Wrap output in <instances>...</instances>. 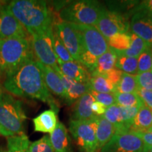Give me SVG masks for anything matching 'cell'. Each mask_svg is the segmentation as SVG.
<instances>
[{"mask_svg": "<svg viewBox=\"0 0 152 152\" xmlns=\"http://www.w3.org/2000/svg\"><path fill=\"white\" fill-rule=\"evenodd\" d=\"M131 33L135 34L152 49V15L144 11L133 14L130 23Z\"/></svg>", "mask_w": 152, "mask_h": 152, "instance_id": "cell-13", "label": "cell"}, {"mask_svg": "<svg viewBox=\"0 0 152 152\" xmlns=\"http://www.w3.org/2000/svg\"><path fill=\"white\" fill-rule=\"evenodd\" d=\"M97 118L90 121L71 120L70 121V132L83 152H95L99 149L96 135Z\"/></svg>", "mask_w": 152, "mask_h": 152, "instance_id": "cell-7", "label": "cell"}, {"mask_svg": "<svg viewBox=\"0 0 152 152\" xmlns=\"http://www.w3.org/2000/svg\"><path fill=\"white\" fill-rule=\"evenodd\" d=\"M90 92L93 96V97L94 98L95 101L103 104L106 108L116 104L114 94H112V93H99L92 90H90Z\"/></svg>", "mask_w": 152, "mask_h": 152, "instance_id": "cell-34", "label": "cell"}, {"mask_svg": "<svg viewBox=\"0 0 152 152\" xmlns=\"http://www.w3.org/2000/svg\"><path fill=\"white\" fill-rule=\"evenodd\" d=\"M7 7L29 35L46 29L54 23L53 15L45 1L14 0Z\"/></svg>", "mask_w": 152, "mask_h": 152, "instance_id": "cell-2", "label": "cell"}, {"mask_svg": "<svg viewBox=\"0 0 152 152\" xmlns=\"http://www.w3.org/2000/svg\"><path fill=\"white\" fill-rule=\"evenodd\" d=\"M30 36L37 61L53 68L58 65L53 45V25L45 30L33 32Z\"/></svg>", "mask_w": 152, "mask_h": 152, "instance_id": "cell-6", "label": "cell"}, {"mask_svg": "<svg viewBox=\"0 0 152 152\" xmlns=\"http://www.w3.org/2000/svg\"><path fill=\"white\" fill-rule=\"evenodd\" d=\"M95 27L108 40L116 34L129 33L130 24L123 14L102 7Z\"/></svg>", "mask_w": 152, "mask_h": 152, "instance_id": "cell-9", "label": "cell"}, {"mask_svg": "<svg viewBox=\"0 0 152 152\" xmlns=\"http://www.w3.org/2000/svg\"><path fill=\"white\" fill-rule=\"evenodd\" d=\"M72 25L80 34L83 45L81 55L87 54L98 58L109 50L108 40L95 26L73 23Z\"/></svg>", "mask_w": 152, "mask_h": 152, "instance_id": "cell-8", "label": "cell"}, {"mask_svg": "<svg viewBox=\"0 0 152 152\" xmlns=\"http://www.w3.org/2000/svg\"><path fill=\"white\" fill-rule=\"evenodd\" d=\"M115 104L122 107H138L141 108L144 104L142 99L137 93H114Z\"/></svg>", "mask_w": 152, "mask_h": 152, "instance_id": "cell-26", "label": "cell"}, {"mask_svg": "<svg viewBox=\"0 0 152 152\" xmlns=\"http://www.w3.org/2000/svg\"><path fill=\"white\" fill-rule=\"evenodd\" d=\"M151 72H152V67H151Z\"/></svg>", "mask_w": 152, "mask_h": 152, "instance_id": "cell-46", "label": "cell"}, {"mask_svg": "<svg viewBox=\"0 0 152 152\" xmlns=\"http://www.w3.org/2000/svg\"><path fill=\"white\" fill-rule=\"evenodd\" d=\"M117 57L118 56L116 52L113 49L109 47V50L107 52L98 58L96 68L93 71V73H91V75H102L109 71H111V70L115 68Z\"/></svg>", "mask_w": 152, "mask_h": 152, "instance_id": "cell-22", "label": "cell"}, {"mask_svg": "<svg viewBox=\"0 0 152 152\" xmlns=\"http://www.w3.org/2000/svg\"><path fill=\"white\" fill-rule=\"evenodd\" d=\"M29 152H55L48 135H45L37 141L31 142Z\"/></svg>", "mask_w": 152, "mask_h": 152, "instance_id": "cell-33", "label": "cell"}, {"mask_svg": "<svg viewBox=\"0 0 152 152\" xmlns=\"http://www.w3.org/2000/svg\"><path fill=\"white\" fill-rule=\"evenodd\" d=\"M152 128V111L146 106L139 110L129 132H146Z\"/></svg>", "mask_w": 152, "mask_h": 152, "instance_id": "cell-21", "label": "cell"}, {"mask_svg": "<svg viewBox=\"0 0 152 152\" xmlns=\"http://www.w3.org/2000/svg\"><path fill=\"white\" fill-rule=\"evenodd\" d=\"M3 85L11 95L41 101L56 113L58 112V104L45 85L36 60L26 62L15 73L6 76Z\"/></svg>", "mask_w": 152, "mask_h": 152, "instance_id": "cell-1", "label": "cell"}, {"mask_svg": "<svg viewBox=\"0 0 152 152\" xmlns=\"http://www.w3.org/2000/svg\"><path fill=\"white\" fill-rule=\"evenodd\" d=\"M143 149L141 139L132 132H125L115 133L101 152H142Z\"/></svg>", "mask_w": 152, "mask_h": 152, "instance_id": "cell-11", "label": "cell"}, {"mask_svg": "<svg viewBox=\"0 0 152 152\" xmlns=\"http://www.w3.org/2000/svg\"><path fill=\"white\" fill-rule=\"evenodd\" d=\"M115 68L123 72L131 75L137 74V58L129 57L123 55H117Z\"/></svg>", "mask_w": 152, "mask_h": 152, "instance_id": "cell-27", "label": "cell"}, {"mask_svg": "<svg viewBox=\"0 0 152 152\" xmlns=\"http://www.w3.org/2000/svg\"><path fill=\"white\" fill-rule=\"evenodd\" d=\"M8 152H29L31 142L26 134L9 137L7 138Z\"/></svg>", "mask_w": 152, "mask_h": 152, "instance_id": "cell-24", "label": "cell"}, {"mask_svg": "<svg viewBox=\"0 0 152 152\" xmlns=\"http://www.w3.org/2000/svg\"><path fill=\"white\" fill-rule=\"evenodd\" d=\"M90 90L99 93H112L116 92V88L113 84L105 77L99 75H91L89 82Z\"/></svg>", "mask_w": 152, "mask_h": 152, "instance_id": "cell-23", "label": "cell"}, {"mask_svg": "<svg viewBox=\"0 0 152 152\" xmlns=\"http://www.w3.org/2000/svg\"><path fill=\"white\" fill-rule=\"evenodd\" d=\"M30 36L22 24L3 4L0 11V39L29 38Z\"/></svg>", "mask_w": 152, "mask_h": 152, "instance_id": "cell-12", "label": "cell"}, {"mask_svg": "<svg viewBox=\"0 0 152 152\" xmlns=\"http://www.w3.org/2000/svg\"><path fill=\"white\" fill-rule=\"evenodd\" d=\"M130 35L131 37V44L129 49L122 52H115L117 55H123V56L129 57L137 58L142 53H143L144 51L150 47L143 39L139 37L135 34L130 33Z\"/></svg>", "mask_w": 152, "mask_h": 152, "instance_id": "cell-25", "label": "cell"}, {"mask_svg": "<svg viewBox=\"0 0 152 152\" xmlns=\"http://www.w3.org/2000/svg\"><path fill=\"white\" fill-rule=\"evenodd\" d=\"M95 102L94 98L90 92L83 94L75 102L73 106L71 120L75 121H90L95 118L92 110V105Z\"/></svg>", "mask_w": 152, "mask_h": 152, "instance_id": "cell-16", "label": "cell"}, {"mask_svg": "<svg viewBox=\"0 0 152 152\" xmlns=\"http://www.w3.org/2000/svg\"><path fill=\"white\" fill-rule=\"evenodd\" d=\"M26 117L21 101L13 95L2 92L0 94V134L12 137L24 134Z\"/></svg>", "mask_w": 152, "mask_h": 152, "instance_id": "cell-3", "label": "cell"}, {"mask_svg": "<svg viewBox=\"0 0 152 152\" xmlns=\"http://www.w3.org/2000/svg\"><path fill=\"white\" fill-rule=\"evenodd\" d=\"M142 152H152V147H147V148H144L143 151H142Z\"/></svg>", "mask_w": 152, "mask_h": 152, "instance_id": "cell-42", "label": "cell"}, {"mask_svg": "<svg viewBox=\"0 0 152 152\" xmlns=\"http://www.w3.org/2000/svg\"><path fill=\"white\" fill-rule=\"evenodd\" d=\"M0 50L5 77L15 73L26 62L36 59L30 37L1 39Z\"/></svg>", "mask_w": 152, "mask_h": 152, "instance_id": "cell-4", "label": "cell"}, {"mask_svg": "<svg viewBox=\"0 0 152 152\" xmlns=\"http://www.w3.org/2000/svg\"><path fill=\"white\" fill-rule=\"evenodd\" d=\"M49 138L55 152H72L71 139L67 129L62 123H58Z\"/></svg>", "mask_w": 152, "mask_h": 152, "instance_id": "cell-18", "label": "cell"}, {"mask_svg": "<svg viewBox=\"0 0 152 152\" xmlns=\"http://www.w3.org/2000/svg\"><path fill=\"white\" fill-rule=\"evenodd\" d=\"M53 45H54V50L56 56L57 61H60L62 62L74 61L67 49L63 44L62 41L61 40L60 37H58L54 26H53Z\"/></svg>", "mask_w": 152, "mask_h": 152, "instance_id": "cell-30", "label": "cell"}, {"mask_svg": "<svg viewBox=\"0 0 152 152\" xmlns=\"http://www.w3.org/2000/svg\"><path fill=\"white\" fill-rule=\"evenodd\" d=\"M135 12L137 11H144L152 15V0L143 1L134 9Z\"/></svg>", "mask_w": 152, "mask_h": 152, "instance_id": "cell-39", "label": "cell"}, {"mask_svg": "<svg viewBox=\"0 0 152 152\" xmlns=\"http://www.w3.org/2000/svg\"><path fill=\"white\" fill-rule=\"evenodd\" d=\"M116 92L121 93H137L139 90L136 75L123 73L121 80L115 87Z\"/></svg>", "mask_w": 152, "mask_h": 152, "instance_id": "cell-28", "label": "cell"}, {"mask_svg": "<svg viewBox=\"0 0 152 152\" xmlns=\"http://www.w3.org/2000/svg\"><path fill=\"white\" fill-rule=\"evenodd\" d=\"M53 26L73 60L80 63L83 51V45L79 32L73 27L72 23L62 20L54 23Z\"/></svg>", "mask_w": 152, "mask_h": 152, "instance_id": "cell-10", "label": "cell"}, {"mask_svg": "<svg viewBox=\"0 0 152 152\" xmlns=\"http://www.w3.org/2000/svg\"><path fill=\"white\" fill-rule=\"evenodd\" d=\"M116 132L115 126L104 118L103 116H98L96 135L97 139L98 149H101L109 142Z\"/></svg>", "mask_w": 152, "mask_h": 152, "instance_id": "cell-20", "label": "cell"}, {"mask_svg": "<svg viewBox=\"0 0 152 152\" xmlns=\"http://www.w3.org/2000/svg\"><path fill=\"white\" fill-rule=\"evenodd\" d=\"M34 130L43 133H52L58 124L57 113L52 109L46 110L33 118Z\"/></svg>", "mask_w": 152, "mask_h": 152, "instance_id": "cell-19", "label": "cell"}, {"mask_svg": "<svg viewBox=\"0 0 152 152\" xmlns=\"http://www.w3.org/2000/svg\"><path fill=\"white\" fill-rule=\"evenodd\" d=\"M0 152H8L7 151V149H2V148H0Z\"/></svg>", "mask_w": 152, "mask_h": 152, "instance_id": "cell-43", "label": "cell"}, {"mask_svg": "<svg viewBox=\"0 0 152 152\" xmlns=\"http://www.w3.org/2000/svg\"><path fill=\"white\" fill-rule=\"evenodd\" d=\"M2 93V87H1V82H0V94Z\"/></svg>", "mask_w": 152, "mask_h": 152, "instance_id": "cell-44", "label": "cell"}, {"mask_svg": "<svg viewBox=\"0 0 152 152\" xmlns=\"http://www.w3.org/2000/svg\"><path fill=\"white\" fill-rule=\"evenodd\" d=\"M92 110L95 115H96V116H102L104 113H105L106 107L105 106H104L103 104L99 103V102L95 101L92 105Z\"/></svg>", "mask_w": 152, "mask_h": 152, "instance_id": "cell-40", "label": "cell"}, {"mask_svg": "<svg viewBox=\"0 0 152 152\" xmlns=\"http://www.w3.org/2000/svg\"><path fill=\"white\" fill-rule=\"evenodd\" d=\"M122 75L123 72L120 71L118 68H115L111 70V71H109V72H107V73H106L105 74H104V75H102V76L105 77L106 79H108L111 82L112 84H113L116 87L118 83L121 80Z\"/></svg>", "mask_w": 152, "mask_h": 152, "instance_id": "cell-36", "label": "cell"}, {"mask_svg": "<svg viewBox=\"0 0 152 152\" xmlns=\"http://www.w3.org/2000/svg\"><path fill=\"white\" fill-rule=\"evenodd\" d=\"M0 47H1V39H0ZM2 77H5V75H4V71L2 60H1V50H0V79H1Z\"/></svg>", "mask_w": 152, "mask_h": 152, "instance_id": "cell-41", "label": "cell"}, {"mask_svg": "<svg viewBox=\"0 0 152 152\" xmlns=\"http://www.w3.org/2000/svg\"><path fill=\"white\" fill-rule=\"evenodd\" d=\"M2 6H3L2 4H1V2H0V11H1V7H2Z\"/></svg>", "mask_w": 152, "mask_h": 152, "instance_id": "cell-45", "label": "cell"}, {"mask_svg": "<svg viewBox=\"0 0 152 152\" xmlns=\"http://www.w3.org/2000/svg\"><path fill=\"white\" fill-rule=\"evenodd\" d=\"M137 74L151 71L152 67V49L148 48L137 57Z\"/></svg>", "mask_w": 152, "mask_h": 152, "instance_id": "cell-32", "label": "cell"}, {"mask_svg": "<svg viewBox=\"0 0 152 152\" xmlns=\"http://www.w3.org/2000/svg\"><path fill=\"white\" fill-rule=\"evenodd\" d=\"M136 134L142 140L144 144V148L152 147V128L146 132H133Z\"/></svg>", "mask_w": 152, "mask_h": 152, "instance_id": "cell-38", "label": "cell"}, {"mask_svg": "<svg viewBox=\"0 0 152 152\" xmlns=\"http://www.w3.org/2000/svg\"><path fill=\"white\" fill-rule=\"evenodd\" d=\"M58 68L61 73L66 77L81 83H89L91 74L84 66L75 61L62 62L57 61Z\"/></svg>", "mask_w": 152, "mask_h": 152, "instance_id": "cell-17", "label": "cell"}, {"mask_svg": "<svg viewBox=\"0 0 152 152\" xmlns=\"http://www.w3.org/2000/svg\"><path fill=\"white\" fill-rule=\"evenodd\" d=\"M110 48L116 52H122L130 47L131 37L130 33H118L108 39Z\"/></svg>", "mask_w": 152, "mask_h": 152, "instance_id": "cell-29", "label": "cell"}, {"mask_svg": "<svg viewBox=\"0 0 152 152\" xmlns=\"http://www.w3.org/2000/svg\"><path fill=\"white\" fill-rule=\"evenodd\" d=\"M36 63H37L38 67L40 68L42 73L45 85H46L49 92L65 100L66 103L68 105H70L68 94L66 93L65 88H64L60 76L56 73V71L50 66L44 65L37 60H36Z\"/></svg>", "mask_w": 152, "mask_h": 152, "instance_id": "cell-14", "label": "cell"}, {"mask_svg": "<svg viewBox=\"0 0 152 152\" xmlns=\"http://www.w3.org/2000/svg\"><path fill=\"white\" fill-rule=\"evenodd\" d=\"M102 116L115 126L116 132H119L121 128V111L119 106L115 104L107 107Z\"/></svg>", "mask_w": 152, "mask_h": 152, "instance_id": "cell-31", "label": "cell"}, {"mask_svg": "<svg viewBox=\"0 0 152 152\" xmlns=\"http://www.w3.org/2000/svg\"><path fill=\"white\" fill-rule=\"evenodd\" d=\"M102 8V5L96 1H73L61 9L59 17L62 21L70 23L95 26Z\"/></svg>", "mask_w": 152, "mask_h": 152, "instance_id": "cell-5", "label": "cell"}, {"mask_svg": "<svg viewBox=\"0 0 152 152\" xmlns=\"http://www.w3.org/2000/svg\"><path fill=\"white\" fill-rule=\"evenodd\" d=\"M136 79L140 88L152 91V72L139 73L136 75Z\"/></svg>", "mask_w": 152, "mask_h": 152, "instance_id": "cell-35", "label": "cell"}, {"mask_svg": "<svg viewBox=\"0 0 152 152\" xmlns=\"http://www.w3.org/2000/svg\"><path fill=\"white\" fill-rule=\"evenodd\" d=\"M54 69L60 76L64 88H65L66 93L68 94V99H69L70 105L73 104L74 102H76L83 94L90 92V87L89 83H78V82L66 77L61 73L58 65L55 66Z\"/></svg>", "mask_w": 152, "mask_h": 152, "instance_id": "cell-15", "label": "cell"}, {"mask_svg": "<svg viewBox=\"0 0 152 152\" xmlns=\"http://www.w3.org/2000/svg\"><path fill=\"white\" fill-rule=\"evenodd\" d=\"M137 94L142 99L144 106H146L152 111V91L139 88Z\"/></svg>", "mask_w": 152, "mask_h": 152, "instance_id": "cell-37", "label": "cell"}]
</instances>
